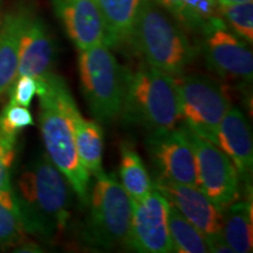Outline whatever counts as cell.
Listing matches in <instances>:
<instances>
[{
    "instance_id": "28",
    "label": "cell",
    "mask_w": 253,
    "mask_h": 253,
    "mask_svg": "<svg viewBox=\"0 0 253 253\" xmlns=\"http://www.w3.org/2000/svg\"><path fill=\"white\" fill-rule=\"evenodd\" d=\"M158 5L162 6L163 8L168 9L170 13L175 15L179 8V4H181V0H155Z\"/></svg>"
},
{
    "instance_id": "25",
    "label": "cell",
    "mask_w": 253,
    "mask_h": 253,
    "mask_svg": "<svg viewBox=\"0 0 253 253\" xmlns=\"http://www.w3.org/2000/svg\"><path fill=\"white\" fill-rule=\"evenodd\" d=\"M17 136L9 134L0 126V191L12 189L11 171L15 160Z\"/></svg>"
},
{
    "instance_id": "10",
    "label": "cell",
    "mask_w": 253,
    "mask_h": 253,
    "mask_svg": "<svg viewBox=\"0 0 253 253\" xmlns=\"http://www.w3.org/2000/svg\"><path fill=\"white\" fill-rule=\"evenodd\" d=\"M147 149L157 179L197 185L194 149L184 128L151 132L147 140Z\"/></svg>"
},
{
    "instance_id": "27",
    "label": "cell",
    "mask_w": 253,
    "mask_h": 253,
    "mask_svg": "<svg viewBox=\"0 0 253 253\" xmlns=\"http://www.w3.org/2000/svg\"><path fill=\"white\" fill-rule=\"evenodd\" d=\"M11 87V101L28 108L34 95H37L38 80L28 75H21L15 79Z\"/></svg>"
},
{
    "instance_id": "18",
    "label": "cell",
    "mask_w": 253,
    "mask_h": 253,
    "mask_svg": "<svg viewBox=\"0 0 253 253\" xmlns=\"http://www.w3.org/2000/svg\"><path fill=\"white\" fill-rule=\"evenodd\" d=\"M221 237L232 252L252 251V204L238 202L223 211Z\"/></svg>"
},
{
    "instance_id": "9",
    "label": "cell",
    "mask_w": 253,
    "mask_h": 253,
    "mask_svg": "<svg viewBox=\"0 0 253 253\" xmlns=\"http://www.w3.org/2000/svg\"><path fill=\"white\" fill-rule=\"evenodd\" d=\"M153 186L201 231L208 242L209 251L232 252L221 237L223 211L197 185L176 184L156 178Z\"/></svg>"
},
{
    "instance_id": "30",
    "label": "cell",
    "mask_w": 253,
    "mask_h": 253,
    "mask_svg": "<svg viewBox=\"0 0 253 253\" xmlns=\"http://www.w3.org/2000/svg\"><path fill=\"white\" fill-rule=\"evenodd\" d=\"M252 0H217L219 5H233V4H242V2H249Z\"/></svg>"
},
{
    "instance_id": "26",
    "label": "cell",
    "mask_w": 253,
    "mask_h": 253,
    "mask_svg": "<svg viewBox=\"0 0 253 253\" xmlns=\"http://www.w3.org/2000/svg\"><path fill=\"white\" fill-rule=\"evenodd\" d=\"M33 125L34 120L30 109L11 100L0 114V126L9 134L18 135L21 129Z\"/></svg>"
},
{
    "instance_id": "14",
    "label": "cell",
    "mask_w": 253,
    "mask_h": 253,
    "mask_svg": "<svg viewBox=\"0 0 253 253\" xmlns=\"http://www.w3.org/2000/svg\"><path fill=\"white\" fill-rule=\"evenodd\" d=\"M55 54V43L48 28L30 11L19 43L17 78L21 75H28L37 80L46 78L53 73Z\"/></svg>"
},
{
    "instance_id": "29",
    "label": "cell",
    "mask_w": 253,
    "mask_h": 253,
    "mask_svg": "<svg viewBox=\"0 0 253 253\" xmlns=\"http://www.w3.org/2000/svg\"><path fill=\"white\" fill-rule=\"evenodd\" d=\"M18 252H41L39 246L34 244H25L20 246V250H17Z\"/></svg>"
},
{
    "instance_id": "13",
    "label": "cell",
    "mask_w": 253,
    "mask_h": 253,
    "mask_svg": "<svg viewBox=\"0 0 253 253\" xmlns=\"http://www.w3.org/2000/svg\"><path fill=\"white\" fill-rule=\"evenodd\" d=\"M54 12L79 50L106 41V27L95 0H52Z\"/></svg>"
},
{
    "instance_id": "6",
    "label": "cell",
    "mask_w": 253,
    "mask_h": 253,
    "mask_svg": "<svg viewBox=\"0 0 253 253\" xmlns=\"http://www.w3.org/2000/svg\"><path fill=\"white\" fill-rule=\"evenodd\" d=\"M94 176L84 238L97 249L126 246L131 224V198L113 175L101 171Z\"/></svg>"
},
{
    "instance_id": "1",
    "label": "cell",
    "mask_w": 253,
    "mask_h": 253,
    "mask_svg": "<svg viewBox=\"0 0 253 253\" xmlns=\"http://www.w3.org/2000/svg\"><path fill=\"white\" fill-rule=\"evenodd\" d=\"M39 123L46 154L66 177L82 205L89 203L90 173L79 160L75 147L74 121L77 102L61 77L50 73L38 80Z\"/></svg>"
},
{
    "instance_id": "4",
    "label": "cell",
    "mask_w": 253,
    "mask_h": 253,
    "mask_svg": "<svg viewBox=\"0 0 253 253\" xmlns=\"http://www.w3.org/2000/svg\"><path fill=\"white\" fill-rule=\"evenodd\" d=\"M130 40L148 66L171 77L181 75L197 53L182 28L153 0L144 1Z\"/></svg>"
},
{
    "instance_id": "20",
    "label": "cell",
    "mask_w": 253,
    "mask_h": 253,
    "mask_svg": "<svg viewBox=\"0 0 253 253\" xmlns=\"http://www.w3.org/2000/svg\"><path fill=\"white\" fill-rule=\"evenodd\" d=\"M120 178L122 186L132 202L142 201L153 190V182L143 161L129 143L121 145Z\"/></svg>"
},
{
    "instance_id": "15",
    "label": "cell",
    "mask_w": 253,
    "mask_h": 253,
    "mask_svg": "<svg viewBox=\"0 0 253 253\" xmlns=\"http://www.w3.org/2000/svg\"><path fill=\"white\" fill-rule=\"evenodd\" d=\"M216 145L232 161L239 177L248 181L253 168V144L251 129L242 110H227L218 126Z\"/></svg>"
},
{
    "instance_id": "7",
    "label": "cell",
    "mask_w": 253,
    "mask_h": 253,
    "mask_svg": "<svg viewBox=\"0 0 253 253\" xmlns=\"http://www.w3.org/2000/svg\"><path fill=\"white\" fill-rule=\"evenodd\" d=\"M176 84L184 126L216 144L218 126L231 108L225 88L205 75H186L176 80Z\"/></svg>"
},
{
    "instance_id": "21",
    "label": "cell",
    "mask_w": 253,
    "mask_h": 253,
    "mask_svg": "<svg viewBox=\"0 0 253 253\" xmlns=\"http://www.w3.org/2000/svg\"><path fill=\"white\" fill-rule=\"evenodd\" d=\"M168 227L173 252L205 253L209 251L208 242L197 227L192 225L173 205L168 211Z\"/></svg>"
},
{
    "instance_id": "5",
    "label": "cell",
    "mask_w": 253,
    "mask_h": 253,
    "mask_svg": "<svg viewBox=\"0 0 253 253\" xmlns=\"http://www.w3.org/2000/svg\"><path fill=\"white\" fill-rule=\"evenodd\" d=\"M80 52L79 74L88 108L96 121L112 122L121 115L129 71L104 43Z\"/></svg>"
},
{
    "instance_id": "17",
    "label": "cell",
    "mask_w": 253,
    "mask_h": 253,
    "mask_svg": "<svg viewBox=\"0 0 253 253\" xmlns=\"http://www.w3.org/2000/svg\"><path fill=\"white\" fill-rule=\"evenodd\" d=\"M102 14L108 47H118L130 40L145 0H95Z\"/></svg>"
},
{
    "instance_id": "22",
    "label": "cell",
    "mask_w": 253,
    "mask_h": 253,
    "mask_svg": "<svg viewBox=\"0 0 253 253\" xmlns=\"http://www.w3.org/2000/svg\"><path fill=\"white\" fill-rule=\"evenodd\" d=\"M13 188L0 191V248H14L26 239Z\"/></svg>"
},
{
    "instance_id": "11",
    "label": "cell",
    "mask_w": 253,
    "mask_h": 253,
    "mask_svg": "<svg viewBox=\"0 0 253 253\" xmlns=\"http://www.w3.org/2000/svg\"><path fill=\"white\" fill-rule=\"evenodd\" d=\"M169 207L168 199L154 186L147 197L140 202H132L131 224L126 248L143 253L172 252L168 227Z\"/></svg>"
},
{
    "instance_id": "23",
    "label": "cell",
    "mask_w": 253,
    "mask_h": 253,
    "mask_svg": "<svg viewBox=\"0 0 253 253\" xmlns=\"http://www.w3.org/2000/svg\"><path fill=\"white\" fill-rule=\"evenodd\" d=\"M175 17L186 27L204 33L220 19L219 4L217 0H181Z\"/></svg>"
},
{
    "instance_id": "16",
    "label": "cell",
    "mask_w": 253,
    "mask_h": 253,
    "mask_svg": "<svg viewBox=\"0 0 253 253\" xmlns=\"http://www.w3.org/2000/svg\"><path fill=\"white\" fill-rule=\"evenodd\" d=\"M31 9L19 7L0 19V96L11 89L18 74L19 43Z\"/></svg>"
},
{
    "instance_id": "19",
    "label": "cell",
    "mask_w": 253,
    "mask_h": 253,
    "mask_svg": "<svg viewBox=\"0 0 253 253\" xmlns=\"http://www.w3.org/2000/svg\"><path fill=\"white\" fill-rule=\"evenodd\" d=\"M75 147L79 160L91 175L103 171V130L99 123L88 121L79 113L74 121Z\"/></svg>"
},
{
    "instance_id": "12",
    "label": "cell",
    "mask_w": 253,
    "mask_h": 253,
    "mask_svg": "<svg viewBox=\"0 0 253 253\" xmlns=\"http://www.w3.org/2000/svg\"><path fill=\"white\" fill-rule=\"evenodd\" d=\"M203 49L211 68L221 77L252 80L253 55L238 36L227 30L223 19H218L204 32Z\"/></svg>"
},
{
    "instance_id": "8",
    "label": "cell",
    "mask_w": 253,
    "mask_h": 253,
    "mask_svg": "<svg viewBox=\"0 0 253 253\" xmlns=\"http://www.w3.org/2000/svg\"><path fill=\"white\" fill-rule=\"evenodd\" d=\"M192 145L197 186L221 211L239 199V175L229 156L212 142L183 126Z\"/></svg>"
},
{
    "instance_id": "3",
    "label": "cell",
    "mask_w": 253,
    "mask_h": 253,
    "mask_svg": "<svg viewBox=\"0 0 253 253\" xmlns=\"http://www.w3.org/2000/svg\"><path fill=\"white\" fill-rule=\"evenodd\" d=\"M121 115L151 132L175 128L181 120L176 80L150 66L129 72Z\"/></svg>"
},
{
    "instance_id": "2",
    "label": "cell",
    "mask_w": 253,
    "mask_h": 253,
    "mask_svg": "<svg viewBox=\"0 0 253 253\" xmlns=\"http://www.w3.org/2000/svg\"><path fill=\"white\" fill-rule=\"evenodd\" d=\"M13 191L27 233L53 240L66 230L71 218V185L47 154L24 168Z\"/></svg>"
},
{
    "instance_id": "24",
    "label": "cell",
    "mask_w": 253,
    "mask_h": 253,
    "mask_svg": "<svg viewBox=\"0 0 253 253\" xmlns=\"http://www.w3.org/2000/svg\"><path fill=\"white\" fill-rule=\"evenodd\" d=\"M219 13L230 25L236 36L246 42L253 41V4L252 1L233 5H219Z\"/></svg>"
}]
</instances>
